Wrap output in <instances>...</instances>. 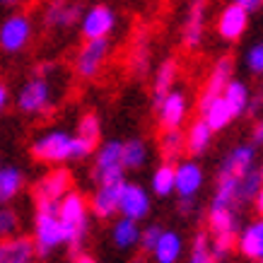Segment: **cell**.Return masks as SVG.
<instances>
[{"mask_svg":"<svg viewBox=\"0 0 263 263\" xmlns=\"http://www.w3.org/2000/svg\"><path fill=\"white\" fill-rule=\"evenodd\" d=\"M95 152V145L72 136L68 130H48L32 143V157L44 164H63V162H80Z\"/></svg>","mask_w":263,"mask_h":263,"instance_id":"6da1fadb","label":"cell"},{"mask_svg":"<svg viewBox=\"0 0 263 263\" xmlns=\"http://www.w3.org/2000/svg\"><path fill=\"white\" fill-rule=\"evenodd\" d=\"M58 217L65 230V247H70L72 254H78L89 232V203L82 193L70 189L58 200Z\"/></svg>","mask_w":263,"mask_h":263,"instance_id":"7a4b0ae2","label":"cell"},{"mask_svg":"<svg viewBox=\"0 0 263 263\" xmlns=\"http://www.w3.org/2000/svg\"><path fill=\"white\" fill-rule=\"evenodd\" d=\"M34 249L36 256H48L65 244V230L58 217V203H39L34 215Z\"/></svg>","mask_w":263,"mask_h":263,"instance_id":"3957f363","label":"cell"},{"mask_svg":"<svg viewBox=\"0 0 263 263\" xmlns=\"http://www.w3.org/2000/svg\"><path fill=\"white\" fill-rule=\"evenodd\" d=\"M17 109L22 114H48L53 109V87L46 80V75H36L29 82H24V87L17 95Z\"/></svg>","mask_w":263,"mask_h":263,"instance_id":"277c9868","label":"cell"},{"mask_svg":"<svg viewBox=\"0 0 263 263\" xmlns=\"http://www.w3.org/2000/svg\"><path fill=\"white\" fill-rule=\"evenodd\" d=\"M111 44L109 39H85V46L78 51L75 58V72L82 80H97L102 68L106 65Z\"/></svg>","mask_w":263,"mask_h":263,"instance_id":"5b68a950","label":"cell"},{"mask_svg":"<svg viewBox=\"0 0 263 263\" xmlns=\"http://www.w3.org/2000/svg\"><path fill=\"white\" fill-rule=\"evenodd\" d=\"M119 24V17L109 5H95L80 15V32L85 39H109Z\"/></svg>","mask_w":263,"mask_h":263,"instance_id":"8992f818","label":"cell"},{"mask_svg":"<svg viewBox=\"0 0 263 263\" xmlns=\"http://www.w3.org/2000/svg\"><path fill=\"white\" fill-rule=\"evenodd\" d=\"M72 189V174L65 167L51 169L48 174H44L34 186V200L39 203H58L65 193Z\"/></svg>","mask_w":263,"mask_h":263,"instance_id":"52a82bcc","label":"cell"},{"mask_svg":"<svg viewBox=\"0 0 263 263\" xmlns=\"http://www.w3.org/2000/svg\"><path fill=\"white\" fill-rule=\"evenodd\" d=\"M95 179H126V169L121 164V140H106L99 147H95Z\"/></svg>","mask_w":263,"mask_h":263,"instance_id":"ba28073f","label":"cell"},{"mask_svg":"<svg viewBox=\"0 0 263 263\" xmlns=\"http://www.w3.org/2000/svg\"><path fill=\"white\" fill-rule=\"evenodd\" d=\"M126 179H106L97 181V191L89 200V213H95L99 220H109L119 213V196Z\"/></svg>","mask_w":263,"mask_h":263,"instance_id":"9c48e42d","label":"cell"},{"mask_svg":"<svg viewBox=\"0 0 263 263\" xmlns=\"http://www.w3.org/2000/svg\"><path fill=\"white\" fill-rule=\"evenodd\" d=\"M32 39V20L27 15H10L0 24V48L5 53H20Z\"/></svg>","mask_w":263,"mask_h":263,"instance_id":"30bf717a","label":"cell"},{"mask_svg":"<svg viewBox=\"0 0 263 263\" xmlns=\"http://www.w3.org/2000/svg\"><path fill=\"white\" fill-rule=\"evenodd\" d=\"M203 169L196 160H179L174 162V193L179 198L196 200V196L203 189Z\"/></svg>","mask_w":263,"mask_h":263,"instance_id":"8fae6325","label":"cell"},{"mask_svg":"<svg viewBox=\"0 0 263 263\" xmlns=\"http://www.w3.org/2000/svg\"><path fill=\"white\" fill-rule=\"evenodd\" d=\"M150 208H152L150 193L145 191L140 183H128V181L123 183L119 196V215L140 222V220L150 215Z\"/></svg>","mask_w":263,"mask_h":263,"instance_id":"7c38bea8","label":"cell"},{"mask_svg":"<svg viewBox=\"0 0 263 263\" xmlns=\"http://www.w3.org/2000/svg\"><path fill=\"white\" fill-rule=\"evenodd\" d=\"M155 109H157V121H160L162 130L181 128L186 123V116H189V99H186L183 92L172 89V92L162 97V102Z\"/></svg>","mask_w":263,"mask_h":263,"instance_id":"4fadbf2b","label":"cell"},{"mask_svg":"<svg viewBox=\"0 0 263 263\" xmlns=\"http://www.w3.org/2000/svg\"><path fill=\"white\" fill-rule=\"evenodd\" d=\"M205 10H208V0H191L189 3V12L183 20V29H181V44L186 51L200 46L203 34H205Z\"/></svg>","mask_w":263,"mask_h":263,"instance_id":"5bb4252c","label":"cell"},{"mask_svg":"<svg viewBox=\"0 0 263 263\" xmlns=\"http://www.w3.org/2000/svg\"><path fill=\"white\" fill-rule=\"evenodd\" d=\"M249 29V12L237 3H230L217 17V34L224 41H239Z\"/></svg>","mask_w":263,"mask_h":263,"instance_id":"9a60e30c","label":"cell"},{"mask_svg":"<svg viewBox=\"0 0 263 263\" xmlns=\"http://www.w3.org/2000/svg\"><path fill=\"white\" fill-rule=\"evenodd\" d=\"M234 78V61L230 56H222L217 58L215 65H213V70L208 75V82H205V89H203V95L198 99V109H203L210 99H215V97L222 95L224 85Z\"/></svg>","mask_w":263,"mask_h":263,"instance_id":"2e32d148","label":"cell"},{"mask_svg":"<svg viewBox=\"0 0 263 263\" xmlns=\"http://www.w3.org/2000/svg\"><path fill=\"white\" fill-rule=\"evenodd\" d=\"M0 263H36L34 241L20 234L0 239Z\"/></svg>","mask_w":263,"mask_h":263,"instance_id":"e0dca14e","label":"cell"},{"mask_svg":"<svg viewBox=\"0 0 263 263\" xmlns=\"http://www.w3.org/2000/svg\"><path fill=\"white\" fill-rule=\"evenodd\" d=\"M82 15V8L75 3H65V0H48L46 12H44V22L51 29H65L78 24Z\"/></svg>","mask_w":263,"mask_h":263,"instance_id":"ac0fdd59","label":"cell"},{"mask_svg":"<svg viewBox=\"0 0 263 263\" xmlns=\"http://www.w3.org/2000/svg\"><path fill=\"white\" fill-rule=\"evenodd\" d=\"M237 247L239 254L249 261H258L263 256V215L258 220H254L251 224H247L244 230L237 234Z\"/></svg>","mask_w":263,"mask_h":263,"instance_id":"d6986e66","label":"cell"},{"mask_svg":"<svg viewBox=\"0 0 263 263\" xmlns=\"http://www.w3.org/2000/svg\"><path fill=\"white\" fill-rule=\"evenodd\" d=\"M150 254L155 256V263H179V258L183 254L181 234L174 230H162Z\"/></svg>","mask_w":263,"mask_h":263,"instance_id":"ffe728a7","label":"cell"},{"mask_svg":"<svg viewBox=\"0 0 263 263\" xmlns=\"http://www.w3.org/2000/svg\"><path fill=\"white\" fill-rule=\"evenodd\" d=\"M213 128L208 126L203 119H196L191 126L186 128V133H183V145H186V152L191 155V157H200V155H205L210 150V145H213Z\"/></svg>","mask_w":263,"mask_h":263,"instance_id":"44dd1931","label":"cell"},{"mask_svg":"<svg viewBox=\"0 0 263 263\" xmlns=\"http://www.w3.org/2000/svg\"><path fill=\"white\" fill-rule=\"evenodd\" d=\"M256 164V150H254V145H237L234 150H230V155L224 157L222 162V167H220V172L222 174H232V176H244L249 174L251 169Z\"/></svg>","mask_w":263,"mask_h":263,"instance_id":"7402d4cb","label":"cell"},{"mask_svg":"<svg viewBox=\"0 0 263 263\" xmlns=\"http://www.w3.org/2000/svg\"><path fill=\"white\" fill-rule=\"evenodd\" d=\"M176 75H179V63L174 58H167L162 61L160 68L155 70V82H152V102L155 106L162 102V97L174 89V82H176Z\"/></svg>","mask_w":263,"mask_h":263,"instance_id":"603a6c76","label":"cell"},{"mask_svg":"<svg viewBox=\"0 0 263 263\" xmlns=\"http://www.w3.org/2000/svg\"><path fill=\"white\" fill-rule=\"evenodd\" d=\"M198 111H200V119L213 128V133L224 130V128L234 121V116H232L230 106H227V102L222 99V95L215 97V99H210V102H208L203 109H198Z\"/></svg>","mask_w":263,"mask_h":263,"instance_id":"cb8c5ba5","label":"cell"},{"mask_svg":"<svg viewBox=\"0 0 263 263\" xmlns=\"http://www.w3.org/2000/svg\"><path fill=\"white\" fill-rule=\"evenodd\" d=\"M138 239H140V227H138L136 220L121 215L119 220L111 224V241L116 249L128 251V249L138 247Z\"/></svg>","mask_w":263,"mask_h":263,"instance_id":"d4e9b609","label":"cell"},{"mask_svg":"<svg viewBox=\"0 0 263 263\" xmlns=\"http://www.w3.org/2000/svg\"><path fill=\"white\" fill-rule=\"evenodd\" d=\"M222 99L227 102V106H230L232 116L237 119V116H244V114H247L251 92H249L247 82L234 80V78H232V80L224 85V89H222Z\"/></svg>","mask_w":263,"mask_h":263,"instance_id":"484cf974","label":"cell"},{"mask_svg":"<svg viewBox=\"0 0 263 263\" xmlns=\"http://www.w3.org/2000/svg\"><path fill=\"white\" fill-rule=\"evenodd\" d=\"M147 157H150V150L140 138H130L126 143H121V164H123V169L138 172V169H143L147 164Z\"/></svg>","mask_w":263,"mask_h":263,"instance_id":"4316f807","label":"cell"},{"mask_svg":"<svg viewBox=\"0 0 263 263\" xmlns=\"http://www.w3.org/2000/svg\"><path fill=\"white\" fill-rule=\"evenodd\" d=\"M237 176L232 174H222L217 176V186L215 193H213V200H210V208H234L237 210Z\"/></svg>","mask_w":263,"mask_h":263,"instance_id":"83f0119b","label":"cell"},{"mask_svg":"<svg viewBox=\"0 0 263 263\" xmlns=\"http://www.w3.org/2000/svg\"><path fill=\"white\" fill-rule=\"evenodd\" d=\"M24 189V174L17 167H0V205L15 200Z\"/></svg>","mask_w":263,"mask_h":263,"instance_id":"f1b7e54d","label":"cell"},{"mask_svg":"<svg viewBox=\"0 0 263 263\" xmlns=\"http://www.w3.org/2000/svg\"><path fill=\"white\" fill-rule=\"evenodd\" d=\"M160 152L162 157H164V162H179L181 160V155L186 152V145H183V133L181 128H169V130H164L160 138Z\"/></svg>","mask_w":263,"mask_h":263,"instance_id":"f546056e","label":"cell"},{"mask_svg":"<svg viewBox=\"0 0 263 263\" xmlns=\"http://www.w3.org/2000/svg\"><path fill=\"white\" fill-rule=\"evenodd\" d=\"M150 189L157 198H167L174 193V164L172 162H162L155 169V174L150 179Z\"/></svg>","mask_w":263,"mask_h":263,"instance_id":"4dcf8cb0","label":"cell"},{"mask_svg":"<svg viewBox=\"0 0 263 263\" xmlns=\"http://www.w3.org/2000/svg\"><path fill=\"white\" fill-rule=\"evenodd\" d=\"M208 227L213 234L217 232H237V210L234 208H210Z\"/></svg>","mask_w":263,"mask_h":263,"instance_id":"1f68e13d","label":"cell"},{"mask_svg":"<svg viewBox=\"0 0 263 263\" xmlns=\"http://www.w3.org/2000/svg\"><path fill=\"white\" fill-rule=\"evenodd\" d=\"M261 186L263 183H261V176H258V169H251L249 174L239 176V181H237V203H239V205L251 203Z\"/></svg>","mask_w":263,"mask_h":263,"instance_id":"d6a6232c","label":"cell"},{"mask_svg":"<svg viewBox=\"0 0 263 263\" xmlns=\"http://www.w3.org/2000/svg\"><path fill=\"white\" fill-rule=\"evenodd\" d=\"M78 138H82V140H87L89 145L99 143V138H102V121H99V116L97 114H85L80 119V123H78V133H75Z\"/></svg>","mask_w":263,"mask_h":263,"instance_id":"836d02e7","label":"cell"},{"mask_svg":"<svg viewBox=\"0 0 263 263\" xmlns=\"http://www.w3.org/2000/svg\"><path fill=\"white\" fill-rule=\"evenodd\" d=\"M234 247H237V232H217V234H213V239H210V251H213L215 263L224 261Z\"/></svg>","mask_w":263,"mask_h":263,"instance_id":"e575fe53","label":"cell"},{"mask_svg":"<svg viewBox=\"0 0 263 263\" xmlns=\"http://www.w3.org/2000/svg\"><path fill=\"white\" fill-rule=\"evenodd\" d=\"M189 263H215L213 251H210V237H208L205 232H198V234H196Z\"/></svg>","mask_w":263,"mask_h":263,"instance_id":"d590c367","label":"cell"},{"mask_svg":"<svg viewBox=\"0 0 263 263\" xmlns=\"http://www.w3.org/2000/svg\"><path fill=\"white\" fill-rule=\"evenodd\" d=\"M17 230H20V217H17V213L10 210V208L0 205V239L17 234Z\"/></svg>","mask_w":263,"mask_h":263,"instance_id":"8d00e7d4","label":"cell"},{"mask_svg":"<svg viewBox=\"0 0 263 263\" xmlns=\"http://www.w3.org/2000/svg\"><path fill=\"white\" fill-rule=\"evenodd\" d=\"M147 63H150V48L145 41H140L138 46H133V53H130V68L138 72L147 70Z\"/></svg>","mask_w":263,"mask_h":263,"instance_id":"74e56055","label":"cell"},{"mask_svg":"<svg viewBox=\"0 0 263 263\" xmlns=\"http://www.w3.org/2000/svg\"><path fill=\"white\" fill-rule=\"evenodd\" d=\"M247 68L254 75H263V41L254 44V46L247 51Z\"/></svg>","mask_w":263,"mask_h":263,"instance_id":"f35d334b","label":"cell"},{"mask_svg":"<svg viewBox=\"0 0 263 263\" xmlns=\"http://www.w3.org/2000/svg\"><path fill=\"white\" fill-rule=\"evenodd\" d=\"M162 227L160 224H147L145 230H140V239H138V247L143 249L145 254H150L152 247H155V241H157V237H160Z\"/></svg>","mask_w":263,"mask_h":263,"instance_id":"ab89813d","label":"cell"},{"mask_svg":"<svg viewBox=\"0 0 263 263\" xmlns=\"http://www.w3.org/2000/svg\"><path fill=\"white\" fill-rule=\"evenodd\" d=\"M251 143L254 145H263V119H258L251 128Z\"/></svg>","mask_w":263,"mask_h":263,"instance_id":"60d3db41","label":"cell"},{"mask_svg":"<svg viewBox=\"0 0 263 263\" xmlns=\"http://www.w3.org/2000/svg\"><path fill=\"white\" fill-rule=\"evenodd\" d=\"M232 3H237V5H241V8L247 10L249 15H251V12H256V10H258V8L263 5V0H232Z\"/></svg>","mask_w":263,"mask_h":263,"instance_id":"b9f144b4","label":"cell"},{"mask_svg":"<svg viewBox=\"0 0 263 263\" xmlns=\"http://www.w3.org/2000/svg\"><path fill=\"white\" fill-rule=\"evenodd\" d=\"M8 99H10V92H8V87L0 82V114L5 111V106H8Z\"/></svg>","mask_w":263,"mask_h":263,"instance_id":"7bdbcfd3","label":"cell"},{"mask_svg":"<svg viewBox=\"0 0 263 263\" xmlns=\"http://www.w3.org/2000/svg\"><path fill=\"white\" fill-rule=\"evenodd\" d=\"M251 203H254L256 213H258V215H263V186H261V189H258V193H256V196H254V200H251Z\"/></svg>","mask_w":263,"mask_h":263,"instance_id":"ee69618b","label":"cell"},{"mask_svg":"<svg viewBox=\"0 0 263 263\" xmlns=\"http://www.w3.org/2000/svg\"><path fill=\"white\" fill-rule=\"evenodd\" d=\"M179 210H181V215H189L193 210V200L189 198H179Z\"/></svg>","mask_w":263,"mask_h":263,"instance_id":"f6af8a7d","label":"cell"},{"mask_svg":"<svg viewBox=\"0 0 263 263\" xmlns=\"http://www.w3.org/2000/svg\"><path fill=\"white\" fill-rule=\"evenodd\" d=\"M72 263H97V258H95V256H89V254H80V251H78Z\"/></svg>","mask_w":263,"mask_h":263,"instance_id":"bcb514c9","label":"cell"},{"mask_svg":"<svg viewBox=\"0 0 263 263\" xmlns=\"http://www.w3.org/2000/svg\"><path fill=\"white\" fill-rule=\"evenodd\" d=\"M258 176H261V183H263V164H261V169H258Z\"/></svg>","mask_w":263,"mask_h":263,"instance_id":"7dc6e473","label":"cell"},{"mask_svg":"<svg viewBox=\"0 0 263 263\" xmlns=\"http://www.w3.org/2000/svg\"><path fill=\"white\" fill-rule=\"evenodd\" d=\"M3 3H8V5H12V3H17V0H3Z\"/></svg>","mask_w":263,"mask_h":263,"instance_id":"c3c4849f","label":"cell"},{"mask_svg":"<svg viewBox=\"0 0 263 263\" xmlns=\"http://www.w3.org/2000/svg\"><path fill=\"white\" fill-rule=\"evenodd\" d=\"M133 263H143V258H138V261H133Z\"/></svg>","mask_w":263,"mask_h":263,"instance_id":"681fc988","label":"cell"},{"mask_svg":"<svg viewBox=\"0 0 263 263\" xmlns=\"http://www.w3.org/2000/svg\"><path fill=\"white\" fill-rule=\"evenodd\" d=\"M258 263H263V256H261V258H258Z\"/></svg>","mask_w":263,"mask_h":263,"instance_id":"f907efd6","label":"cell"}]
</instances>
